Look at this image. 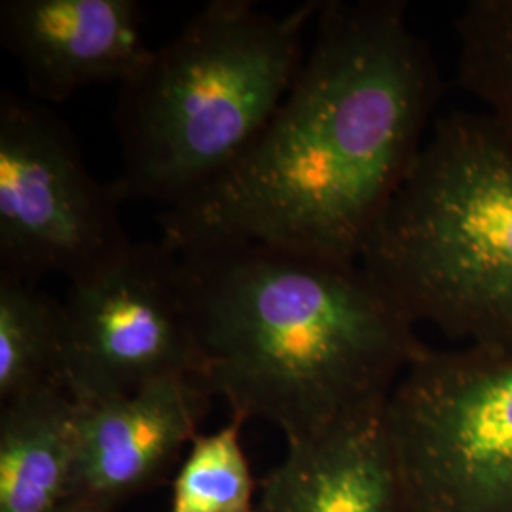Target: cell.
<instances>
[{"mask_svg":"<svg viewBox=\"0 0 512 512\" xmlns=\"http://www.w3.org/2000/svg\"><path fill=\"white\" fill-rule=\"evenodd\" d=\"M270 124L236 164L160 215L171 251L260 243L357 264L418 160L444 93L403 0H329Z\"/></svg>","mask_w":512,"mask_h":512,"instance_id":"obj_1","label":"cell"},{"mask_svg":"<svg viewBox=\"0 0 512 512\" xmlns=\"http://www.w3.org/2000/svg\"><path fill=\"white\" fill-rule=\"evenodd\" d=\"M173 253L198 380L287 442L385 401L429 348L359 262L260 243Z\"/></svg>","mask_w":512,"mask_h":512,"instance_id":"obj_2","label":"cell"},{"mask_svg":"<svg viewBox=\"0 0 512 512\" xmlns=\"http://www.w3.org/2000/svg\"><path fill=\"white\" fill-rule=\"evenodd\" d=\"M321 4L275 16L251 0H213L154 50L118 93L120 202L169 209L236 164L291 90Z\"/></svg>","mask_w":512,"mask_h":512,"instance_id":"obj_3","label":"cell"},{"mask_svg":"<svg viewBox=\"0 0 512 512\" xmlns=\"http://www.w3.org/2000/svg\"><path fill=\"white\" fill-rule=\"evenodd\" d=\"M359 266L416 327L512 351V137L492 114L440 116Z\"/></svg>","mask_w":512,"mask_h":512,"instance_id":"obj_4","label":"cell"},{"mask_svg":"<svg viewBox=\"0 0 512 512\" xmlns=\"http://www.w3.org/2000/svg\"><path fill=\"white\" fill-rule=\"evenodd\" d=\"M387 421L420 512H512V351L425 349Z\"/></svg>","mask_w":512,"mask_h":512,"instance_id":"obj_5","label":"cell"},{"mask_svg":"<svg viewBox=\"0 0 512 512\" xmlns=\"http://www.w3.org/2000/svg\"><path fill=\"white\" fill-rule=\"evenodd\" d=\"M120 205L52 110L0 93V274L37 283L90 272L131 243Z\"/></svg>","mask_w":512,"mask_h":512,"instance_id":"obj_6","label":"cell"},{"mask_svg":"<svg viewBox=\"0 0 512 512\" xmlns=\"http://www.w3.org/2000/svg\"><path fill=\"white\" fill-rule=\"evenodd\" d=\"M65 391L74 403L124 395L141 385L200 374V355L179 285L177 255L164 243H129L69 281Z\"/></svg>","mask_w":512,"mask_h":512,"instance_id":"obj_7","label":"cell"},{"mask_svg":"<svg viewBox=\"0 0 512 512\" xmlns=\"http://www.w3.org/2000/svg\"><path fill=\"white\" fill-rule=\"evenodd\" d=\"M213 393L171 376L93 403H76L73 501L114 512L167 480L200 433Z\"/></svg>","mask_w":512,"mask_h":512,"instance_id":"obj_8","label":"cell"},{"mask_svg":"<svg viewBox=\"0 0 512 512\" xmlns=\"http://www.w3.org/2000/svg\"><path fill=\"white\" fill-rule=\"evenodd\" d=\"M0 42L40 103L92 84L122 86L154 52L135 0H4Z\"/></svg>","mask_w":512,"mask_h":512,"instance_id":"obj_9","label":"cell"},{"mask_svg":"<svg viewBox=\"0 0 512 512\" xmlns=\"http://www.w3.org/2000/svg\"><path fill=\"white\" fill-rule=\"evenodd\" d=\"M387 399L287 442L283 461L260 480L255 512H420Z\"/></svg>","mask_w":512,"mask_h":512,"instance_id":"obj_10","label":"cell"},{"mask_svg":"<svg viewBox=\"0 0 512 512\" xmlns=\"http://www.w3.org/2000/svg\"><path fill=\"white\" fill-rule=\"evenodd\" d=\"M76 403L48 389L2 404L0 512H57L73 501Z\"/></svg>","mask_w":512,"mask_h":512,"instance_id":"obj_11","label":"cell"},{"mask_svg":"<svg viewBox=\"0 0 512 512\" xmlns=\"http://www.w3.org/2000/svg\"><path fill=\"white\" fill-rule=\"evenodd\" d=\"M48 389L65 391L63 300L0 274V403Z\"/></svg>","mask_w":512,"mask_h":512,"instance_id":"obj_12","label":"cell"},{"mask_svg":"<svg viewBox=\"0 0 512 512\" xmlns=\"http://www.w3.org/2000/svg\"><path fill=\"white\" fill-rule=\"evenodd\" d=\"M245 420H230L213 433H198L173 473L167 512H255L260 484L243 448Z\"/></svg>","mask_w":512,"mask_h":512,"instance_id":"obj_13","label":"cell"},{"mask_svg":"<svg viewBox=\"0 0 512 512\" xmlns=\"http://www.w3.org/2000/svg\"><path fill=\"white\" fill-rule=\"evenodd\" d=\"M458 74L512 137V0H471L456 18Z\"/></svg>","mask_w":512,"mask_h":512,"instance_id":"obj_14","label":"cell"},{"mask_svg":"<svg viewBox=\"0 0 512 512\" xmlns=\"http://www.w3.org/2000/svg\"><path fill=\"white\" fill-rule=\"evenodd\" d=\"M57 512H105L101 509H95L92 505H86V503H80V501H71L69 505H65L63 509H59Z\"/></svg>","mask_w":512,"mask_h":512,"instance_id":"obj_15","label":"cell"}]
</instances>
